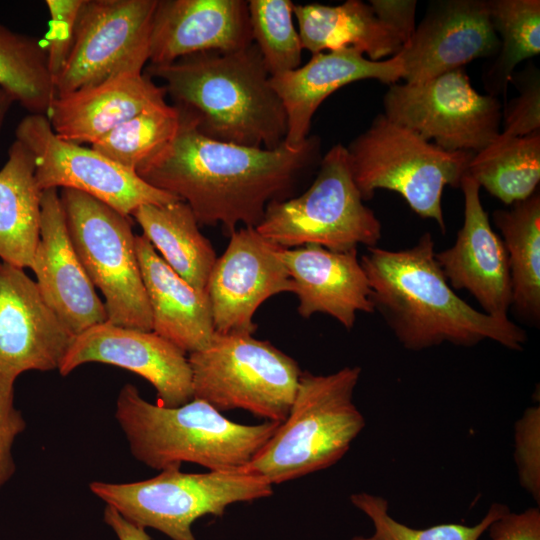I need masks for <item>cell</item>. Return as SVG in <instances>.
Masks as SVG:
<instances>
[{
  "mask_svg": "<svg viewBox=\"0 0 540 540\" xmlns=\"http://www.w3.org/2000/svg\"><path fill=\"white\" fill-rule=\"evenodd\" d=\"M104 521L119 540H151L145 528L128 521L109 505L104 509Z\"/></svg>",
  "mask_w": 540,
  "mask_h": 540,
  "instance_id": "obj_41",
  "label": "cell"
},
{
  "mask_svg": "<svg viewBox=\"0 0 540 540\" xmlns=\"http://www.w3.org/2000/svg\"><path fill=\"white\" fill-rule=\"evenodd\" d=\"M464 220L454 244L435 253L436 261L452 289L468 291L482 312L508 318L512 290L507 251L493 230L480 199V186L464 175Z\"/></svg>",
  "mask_w": 540,
  "mask_h": 540,
  "instance_id": "obj_18",
  "label": "cell"
},
{
  "mask_svg": "<svg viewBox=\"0 0 540 540\" xmlns=\"http://www.w3.org/2000/svg\"><path fill=\"white\" fill-rule=\"evenodd\" d=\"M89 362L127 369L146 379L159 405L177 407L193 399L192 371L186 353L153 331L108 321L74 337L58 368L62 376Z\"/></svg>",
  "mask_w": 540,
  "mask_h": 540,
  "instance_id": "obj_15",
  "label": "cell"
},
{
  "mask_svg": "<svg viewBox=\"0 0 540 540\" xmlns=\"http://www.w3.org/2000/svg\"><path fill=\"white\" fill-rule=\"evenodd\" d=\"M383 108L390 121L450 152L476 154L500 134L501 102L476 91L464 67L389 85Z\"/></svg>",
  "mask_w": 540,
  "mask_h": 540,
  "instance_id": "obj_11",
  "label": "cell"
},
{
  "mask_svg": "<svg viewBox=\"0 0 540 540\" xmlns=\"http://www.w3.org/2000/svg\"><path fill=\"white\" fill-rule=\"evenodd\" d=\"M500 40L493 29L489 0L430 2L399 55L405 83H418L478 58L494 57Z\"/></svg>",
  "mask_w": 540,
  "mask_h": 540,
  "instance_id": "obj_16",
  "label": "cell"
},
{
  "mask_svg": "<svg viewBox=\"0 0 540 540\" xmlns=\"http://www.w3.org/2000/svg\"><path fill=\"white\" fill-rule=\"evenodd\" d=\"M490 18L500 47L484 68L488 95L506 96L516 66L540 53V1L489 0Z\"/></svg>",
  "mask_w": 540,
  "mask_h": 540,
  "instance_id": "obj_30",
  "label": "cell"
},
{
  "mask_svg": "<svg viewBox=\"0 0 540 540\" xmlns=\"http://www.w3.org/2000/svg\"><path fill=\"white\" fill-rule=\"evenodd\" d=\"M31 269L44 300L74 336L107 321L104 302L73 248L54 188L42 191L40 237Z\"/></svg>",
  "mask_w": 540,
  "mask_h": 540,
  "instance_id": "obj_19",
  "label": "cell"
},
{
  "mask_svg": "<svg viewBox=\"0 0 540 540\" xmlns=\"http://www.w3.org/2000/svg\"><path fill=\"white\" fill-rule=\"evenodd\" d=\"M147 75L164 82L166 95L197 130L213 140L265 149L284 142L287 120L257 46L229 52L203 51Z\"/></svg>",
  "mask_w": 540,
  "mask_h": 540,
  "instance_id": "obj_3",
  "label": "cell"
},
{
  "mask_svg": "<svg viewBox=\"0 0 540 540\" xmlns=\"http://www.w3.org/2000/svg\"><path fill=\"white\" fill-rule=\"evenodd\" d=\"M350 501L371 519L374 526L371 536H354L351 540H478L492 522L509 511L505 504L493 503L474 526L452 523L414 529L392 518L388 502L381 496L358 492L350 495Z\"/></svg>",
  "mask_w": 540,
  "mask_h": 540,
  "instance_id": "obj_34",
  "label": "cell"
},
{
  "mask_svg": "<svg viewBox=\"0 0 540 540\" xmlns=\"http://www.w3.org/2000/svg\"><path fill=\"white\" fill-rule=\"evenodd\" d=\"M224 253L211 270L206 294L216 333L250 334L259 306L268 298L293 293L282 259L283 247L263 237L254 227L233 231Z\"/></svg>",
  "mask_w": 540,
  "mask_h": 540,
  "instance_id": "obj_14",
  "label": "cell"
},
{
  "mask_svg": "<svg viewBox=\"0 0 540 540\" xmlns=\"http://www.w3.org/2000/svg\"><path fill=\"white\" fill-rule=\"evenodd\" d=\"M73 248L94 287L104 296L107 321L152 331V315L131 222L109 205L77 190L59 193Z\"/></svg>",
  "mask_w": 540,
  "mask_h": 540,
  "instance_id": "obj_10",
  "label": "cell"
},
{
  "mask_svg": "<svg viewBox=\"0 0 540 540\" xmlns=\"http://www.w3.org/2000/svg\"><path fill=\"white\" fill-rule=\"evenodd\" d=\"M487 530L491 540H540V510L538 507L520 513L509 510Z\"/></svg>",
  "mask_w": 540,
  "mask_h": 540,
  "instance_id": "obj_39",
  "label": "cell"
},
{
  "mask_svg": "<svg viewBox=\"0 0 540 540\" xmlns=\"http://www.w3.org/2000/svg\"><path fill=\"white\" fill-rule=\"evenodd\" d=\"M290 0L248 1L253 43L257 46L270 76L298 68L303 47L293 23Z\"/></svg>",
  "mask_w": 540,
  "mask_h": 540,
  "instance_id": "obj_33",
  "label": "cell"
},
{
  "mask_svg": "<svg viewBox=\"0 0 540 540\" xmlns=\"http://www.w3.org/2000/svg\"><path fill=\"white\" fill-rule=\"evenodd\" d=\"M403 76L404 65L399 55L372 61L351 47L314 54L305 65L271 76V86L286 114L284 143L290 147L301 145L309 136L316 110L340 88L366 79L391 85Z\"/></svg>",
  "mask_w": 540,
  "mask_h": 540,
  "instance_id": "obj_20",
  "label": "cell"
},
{
  "mask_svg": "<svg viewBox=\"0 0 540 540\" xmlns=\"http://www.w3.org/2000/svg\"><path fill=\"white\" fill-rule=\"evenodd\" d=\"M15 135L34 157L35 178L41 191L77 190L125 216L132 215L141 205H165L180 200L92 147L59 138L46 115L28 114L18 123Z\"/></svg>",
  "mask_w": 540,
  "mask_h": 540,
  "instance_id": "obj_13",
  "label": "cell"
},
{
  "mask_svg": "<svg viewBox=\"0 0 540 540\" xmlns=\"http://www.w3.org/2000/svg\"><path fill=\"white\" fill-rule=\"evenodd\" d=\"M18 376L0 368V487L14 474L12 446L26 422L14 405V383Z\"/></svg>",
  "mask_w": 540,
  "mask_h": 540,
  "instance_id": "obj_38",
  "label": "cell"
},
{
  "mask_svg": "<svg viewBox=\"0 0 540 540\" xmlns=\"http://www.w3.org/2000/svg\"><path fill=\"white\" fill-rule=\"evenodd\" d=\"M176 134L136 173L151 186L185 202L198 224L222 225L230 235L239 224L256 227L267 205L321 161L315 136L297 147L274 149L221 142L200 133L179 109Z\"/></svg>",
  "mask_w": 540,
  "mask_h": 540,
  "instance_id": "obj_1",
  "label": "cell"
},
{
  "mask_svg": "<svg viewBox=\"0 0 540 540\" xmlns=\"http://www.w3.org/2000/svg\"><path fill=\"white\" fill-rule=\"evenodd\" d=\"M281 255L293 282L301 317L328 314L350 330L358 312H374L371 289L357 249L338 252L308 244L283 248Z\"/></svg>",
  "mask_w": 540,
  "mask_h": 540,
  "instance_id": "obj_22",
  "label": "cell"
},
{
  "mask_svg": "<svg viewBox=\"0 0 540 540\" xmlns=\"http://www.w3.org/2000/svg\"><path fill=\"white\" fill-rule=\"evenodd\" d=\"M293 16L303 50L312 55L351 47L372 61H381L396 56L403 48L399 37L377 17L372 6L360 0L334 6L294 4Z\"/></svg>",
  "mask_w": 540,
  "mask_h": 540,
  "instance_id": "obj_25",
  "label": "cell"
},
{
  "mask_svg": "<svg viewBox=\"0 0 540 540\" xmlns=\"http://www.w3.org/2000/svg\"><path fill=\"white\" fill-rule=\"evenodd\" d=\"M465 175L506 205L529 198L540 181V132L521 137L500 132L472 156Z\"/></svg>",
  "mask_w": 540,
  "mask_h": 540,
  "instance_id": "obj_29",
  "label": "cell"
},
{
  "mask_svg": "<svg viewBox=\"0 0 540 540\" xmlns=\"http://www.w3.org/2000/svg\"><path fill=\"white\" fill-rule=\"evenodd\" d=\"M253 43L248 1L158 0L150 36V65L203 51H236Z\"/></svg>",
  "mask_w": 540,
  "mask_h": 540,
  "instance_id": "obj_21",
  "label": "cell"
},
{
  "mask_svg": "<svg viewBox=\"0 0 540 540\" xmlns=\"http://www.w3.org/2000/svg\"><path fill=\"white\" fill-rule=\"evenodd\" d=\"M74 337L24 269L0 261V368L58 369Z\"/></svg>",
  "mask_w": 540,
  "mask_h": 540,
  "instance_id": "obj_17",
  "label": "cell"
},
{
  "mask_svg": "<svg viewBox=\"0 0 540 540\" xmlns=\"http://www.w3.org/2000/svg\"><path fill=\"white\" fill-rule=\"evenodd\" d=\"M375 14L401 40L403 47L410 42L416 29L415 0H370Z\"/></svg>",
  "mask_w": 540,
  "mask_h": 540,
  "instance_id": "obj_40",
  "label": "cell"
},
{
  "mask_svg": "<svg viewBox=\"0 0 540 540\" xmlns=\"http://www.w3.org/2000/svg\"><path fill=\"white\" fill-rule=\"evenodd\" d=\"M41 195L30 150L15 140L0 169V259L32 267L40 237Z\"/></svg>",
  "mask_w": 540,
  "mask_h": 540,
  "instance_id": "obj_26",
  "label": "cell"
},
{
  "mask_svg": "<svg viewBox=\"0 0 540 540\" xmlns=\"http://www.w3.org/2000/svg\"><path fill=\"white\" fill-rule=\"evenodd\" d=\"M83 1H45L50 15L45 49L48 69L54 83L62 72L71 52L75 38L76 23Z\"/></svg>",
  "mask_w": 540,
  "mask_h": 540,
  "instance_id": "obj_37",
  "label": "cell"
},
{
  "mask_svg": "<svg viewBox=\"0 0 540 540\" xmlns=\"http://www.w3.org/2000/svg\"><path fill=\"white\" fill-rule=\"evenodd\" d=\"M510 83L519 92L502 109L503 133L521 137L540 132L539 69L530 63L521 72H514Z\"/></svg>",
  "mask_w": 540,
  "mask_h": 540,
  "instance_id": "obj_35",
  "label": "cell"
},
{
  "mask_svg": "<svg viewBox=\"0 0 540 540\" xmlns=\"http://www.w3.org/2000/svg\"><path fill=\"white\" fill-rule=\"evenodd\" d=\"M135 249L152 315V331L185 353L206 347L214 333L211 304L182 279L147 238L135 236Z\"/></svg>",
  "mask_w": 540,
  "mask_h": 540,
  "instance_id": "obj_24",
  "label": "cell"
},
{
  "mask_svg": "<svg viewBox=\"0 0 540 540\" xmlns=\"http://www.w3.org/2000/svg\"><path fill=\"white\" fill-rule=\"evenodd\" d=\"M188 361L193 398L219 412L242 409L278 423L289 413L302 372L295 359L250 334L215 332Z\"/></svg>",
  "mask_w": 540,
  "mask_h": 540,
  "instance_id": "obj_9",
  "label": "cell"
},
{
  "mask_svg": "<svg viewBox=\"0 0 540 540\" xmlns=\"http://www.w3.org/2000/svg\"><path fill=\"white\" fill-rule=\"evenodd\" d=\"M507 251L511 307L526 322L540 323V195L493 212Z\"/></svg>",
  "mask_w": 540,
  "mask_h": 540,
  "instance_id": "obj_28",
  "label": "cell"
},
{
  "mask_svg": "<svg viewBox=\"0 0 540 540\" xmlns=\"http://www.w3.org/2000/svg\"><path fill=\"white\" fill-rule=\"evenodd\" d=\"M165 96L149 75L125 73L55 96L46 116L59 138L92 145L137 114L167 103Z\"/></svg>",
  "mask_w": 540,
  "mask_h": 540,
  "instance_id": "obj_23",
  "label": "cell"
},
{
  "mask_svg": "<svg viewBox=\"0 0 540 540\" xmlns=\"http://www.w3.org/2000/svg\"><path fill=\"white\" fill-rule=\"evenodd\" d=\"M14 102V99L7 92L0 88V131L2 129L6 116Z\"/></svg>",
  "mask_w": 540,
  "mask_h": 540,
  "instance_id": "obj_42",
  "label": "cell"
},
{
  "mask_svg": "<svg viewBox=\"0 0 540 540\" xmlns=\"http://www.w3.org/2000/svg\"><path fill=\"white\" fill-rule=\"evenodd\" d=\"M115 418L133 457L158 471L185 462L209 471L242 469L280 425L236 423L195 398L177 407L152 404L132 384L120 390Z\"/></svg>",
  "mask_w": 540,
  "mask_h": 540,
  "instance_id": "obj_4",
  "label": "cell"
},
{
  "mask_svg": "<svg viewBox=\"0 0 540 540\" xmlns=\"http://www.w3.org/2000/svg\"><path fill=\"white\" fill-rule=\"evenodd\" d=\"M0 88L29 114L47 115L55 87L45 46L0 23Z\"/></svg>",
  "mask_w": 540,
  "mask_h": 540,
  "instance_id": "obj_31",
  "label": "cell"
},
{
  "mask_svg": "<svg viewBox=\"0 0 540 540\" xmlns=\"http://www.w3.org/2000/svg\"><path fill=\"white\" fill-rule=\"evenodd\" d=\"M179 123L178 109L165 103L123 122L91 147L136 172L170 142Z\"/></svg>",
  "mask_w": 540,
  "mask_h": 540,
  "instance_id": "obj_32",
  "label": "cell"
},
{
  "mask_svg": "<svg viewBox=\"0 0 540 540\" xmlns=\"http://www.w3.org/2000/svg\"><path fill=\"white\" fill-rule=\"evenodd\" d=\"M346 150L364 201L372 199L378 189L394 191L417 215L434 220L445 232L443 190L447 185L460 188L474 154L446 151L383 113Z\"/></svg>",
  "mask_w": 540,
  "mask_h": 540,
  "instance_id": "obj_6",
  "label": "cell"
},
{
  "mask_svg": "<svg viewBox=\"0 0 540 540\" xmlns=\"http://www.w3.org/2000/svg\"><path fill=\"white\" fill-rule=\"evenodd\" d=\"M514 459L523 487L540 502V406L527 408L515 424Z\"/></svg>",
  "mask_w": 540,
  "mask_h": 540,
  "instance_id": "obj_36",
  "label": "cell"
},
{
  "mask_svg": "<svg viewBox=\"0 0 540 540\" xmlns=\"http://www.w3.org/2000/svg\"><path fill=\"white\" fill-rule=\"evenodd\" d=\"M360 376L359 366L327 375L302 371L286 419L243 469L274 485L337 463L365 427L353 401Z\"/></svg>",
  "mask_w": 540,
  "mask_h": 540,
  "instance_id": "obj_5",
  "label": "cell"
},
{
  "mask_svg": "<svg viewBox=\"0 0 540 540\" xmlns=\"http://www.w3.org/2000/svg\"><path fill=\"white\" fill-rule=\"evenodd\" d=\"M157 1L84 0L71 52L54 83L56 96L143 73Z\"/></svg>",
  "mask_w": 540,
  "mask_h": 540,
  "instance_id": "obj_12",
  "label": "cell"
},
{
  "mask_svg": "<svg viewBox=\"0 0 540 540\" xmlns=\"http://www.w3.org/2000/svg\"><path fill=\"white\" fill-rule=\"evenodd\" d=\"M132 216L162 259L194 289L205 292L217 256L191 208L178 200L139 206Z\"/></svg>",
  "mask_w": 540,
  "mask_h": 540,
  "instance_id": "obj_27",
  "label": "cell"
},
{
  "mask_svg": "<svg viewBox=\"0 0 540 540\" xmlns=\"http://www.w3.org/2000/svg\"><path fill=\"white\" fill-rule=\"evenodd\" d=\"M429 232L402 250L368 247L360 263L380 313L399 343L421 351L443 343L472 347L492 340L515 351L527 341L526 331L509 318L476 310L449 285L435 258Z\"/></svg>",
  "mask_w": 540,
  "mask_h": 540,
  "instance_id": "obj_2",
  "label": "cell"
},
{
  "mask_svg": "<svg viewBox=\"0 0 540 540\" xmlns=\"http://www.w3.org/2000/svg\"><path fill=\"white\" fill-rule=\"evenodd\" d=\"M89 488L128 521L156 529L172 540H196L191 528L198 518L222 516L231 504L273 494V485L264 477L243 468L206 473L169 468L146 480L93 481Z\"/></svg>",
  "mask_w": 540,
  "mask_h": 540,
  "instance_id": "obj_7",
  "label": "cell"
},
{
  "mask_svg": "<svg viewBox=\"0 0 540 540\" xmlns=\"http://www.w3.org/2000/svg\"><path fill=\"white\" fill-rule=\"evenodd\" d=\"M363 201L346 147L336 144L322 157L310 187L297 197L270 202L255 229L283 248L314 244L345 252L358 245L375 247L382 225Z\"/></svg>",
  "mask_w": 540,
  "mask_h": 540,
  "instance_id": "obj_8",
  "label": "cell"
}]
</instances>
